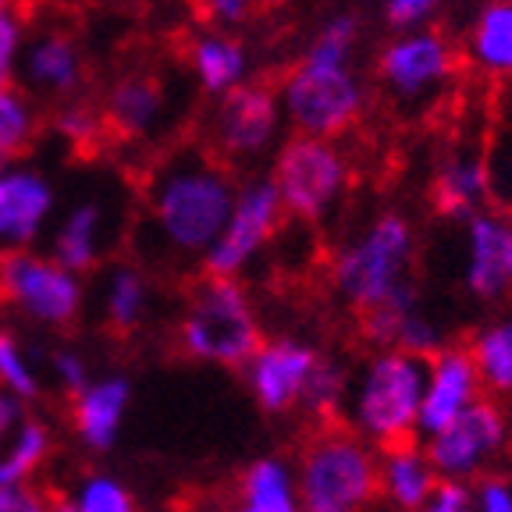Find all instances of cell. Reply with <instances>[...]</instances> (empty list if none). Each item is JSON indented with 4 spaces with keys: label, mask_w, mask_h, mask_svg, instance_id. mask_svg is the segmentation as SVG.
<instances>
[{
    "label": "cell",
    "mask_w": 512,
    "mask_h": 512,
    "mask_svg": "<svg viewBox=\"0 0 512 512\" xmlns=\"http://www.w3.org/2000/svg\"><path fill=\"white\" fill-rule=\"evenodd\" d=\"M18 57H22V18L18 11H0V89L11 86Z\"/></svg>",
    "instance_id": "74e56055"
},
{
    "label": "cell",
    "mask_w": 512,
    "mask_h": 512,
    "mask_svg": "<svg viewBox=\"0 0 512 512\" xmlns=\"http://www.w3.org/2000/svg\"><path fill=\"white\" fill-rule=\"evenodd\" d=\"M54 128L61 132L68 143H79V146H93L104 139V111H96V107H86V104H68L57 111L54 118Z\"/></svg>",
    "instance_id": "e575fe53"
},
{
    "label": "cell",
    "mask_w": 512,
    "mask_h": 512,
    "mask_svg": "<svg viewBox=\"0 0 512 512\" xmlns=\"http://www.w3.org/2000/svg\"><path fill=\"white\" fill-rule=\"evenodd\" d=\"M54 214V189L40 171L22 164L0 168V253L32 249Z\"/></svg>",
    "instance_id": "5bb4252c"
},
{
    "label": "cell",
    "mask_w": 512,
    "mask_h": 512,
    "mask_svg": "<svg viewBox=\"0 0 512 512\" xmlns=\"http://www.w3.org/2000/svg\"><path fill=\"white\" fill-rule=\"evenodd\" d=\"M356 40H360V18L335 15L317 29V36H313L310 47H306L303 61L328 64V68H349L352 54H356Z\"/></svg>",
    "instance_id": "1f68e13d"
},
{
    "label": "cell",
    "mask_w": 512,
    "mask_h": 512,
    "mask_svg": "<svg viewBox=\"0 0 512 512\" xmlns=\"http://www.w3.org/2000/svg\"><path fill=\"white\" fill-rule=\"evenodd\" d=\"M477 512H512V491L502 477H484L477 495Z\"/></svg>",
    "instance_id": "ee69618b"
},
{
    "label": "cell",
    "mask_w": 512,
    "mask_h": 512,
    "mask_svg": "<svg viewBox=\"0 0 512 512\" xmlns=\"http://www.w3.org/2000/svg\"><path fill=\"white\" fill-rule=\"evenodd\" d=\"M317 360H320V352L306 342H296V338H271V342H260V349H256L246 367H242L256 406L274 416L299 409L303 388H306V381H310Z\"/></svg>",
    "instance_id": "4fadbf2b"
},
{
    "label": "cell",
    "mask_w": 512,
    "mask_h": 512,
    "mask_svg": "<svg viewBox=\"0 0 512 512\" xmlns=\"http://www.w3.org/2000/svg\"><path fill=\"white\" fill-rule=\"evenodd\" d=\"M50 377H54L57 388L72 399V395H79L82 388L93 381V367H89V360L82 356V352L57 349L54 356H50Z\"/></svg>",
    "instance_id": "8d00e7d4"
},
{
    "label": "cell",
    "mask_w": 512,
    "mask_h": 512,
    "mask_svg": "<svg viewBox=\"0 0 512 512\" xmlns=\"http://www.w3.org/2000/svg\"><path fill=\"white\" fill-rule=\"evenodd\" d=\"M480 377L470 360V349H438L427 360V381H424V399H420V416L416 427L427 434H438L463 413L470 402H477Z\"/></svg>",
    "instance_id": "2e32d148"
},
{
    "label": "cell",
    "mask_w": 512,
    "mask_h": 512,
    "mask_svg": "<svg viewBox=\"0 0 512 512\" xmlns=\"http://www.w3.org/2000/svg\"><path fill=\"white\" fill-rule=\"evenodd\" d=\"M18 8V0H0V11H15Z\"/></svg>",
    "instance_id": "bcb514c9"
},
{
    "label": "cell",
    "mask_w": 512,
    "mask_h": 512,
    "mask_svg": "<svg viewBox=\"0 0 512 512\" xmlns=\"http://www.w3.org/2000/svg\"><path fill=\"white\" fill-rule=\"evenodd\" d=\"M349 160L331 139L296 136L288 139L274 157L271 182L278 189V200L285 217H296L303 224H317L342 203L349 189Z\"/></svg>",
    "instance_id": "8992f818"
},
{
    "label": "cell",
    "mask_w": 512,
    "mask_h": 512,
    "mask_svg": "<svg viewBox=\"0 0 512 512\" xmlns=\"http://www.w3.org/2000/svg\"><path fill=\"white\" fill-rule=\"evenodd\" d=\"M480 157H484V175H488V200L498 207L495 214H512V107H498L488 150Z\"/></svg>",
    "instance_id": "f546056e"
},
{
    "label": "cell",
    "mask_w": 512,
    "mask_h": 512,
    "mask_svg": "<svg viewBox=\"0 0 512 512\" xmlns=\"http://www.w3.org/2000/svg\"><path fill=\"white\" fill-rule=\"evenodd\" d=\"M54 495L40 484H15V488H0V512H50Z\"/></svg>",
    "instance_id": "f35d334b"
},
{
    "label": "cell",
    "mask_w": 512,
    "mask_h": 512,
    "mask_svg": "<svg viewBox=\"0 0 512 512\" xmlns=\"http://www.w3.org/2000/svg\"><path fill=\"white\" fill-rule=\"evenodd\" d=\"M441 0H384V18L392 22V29H420L427 18L438 11Z\"/></svg>",
    "instance_id": "ab89813d"
},
{
    "label": "cell",
    "mask_w": 512,
    "mask_h": 512,
    "mask_svg": "<svg viewBox=\"0 0 512 512\" xmlns=\"http://www.w3.org/2000/svg\"><path fill=\"white\" fill-rule=\"evenodd\" d=\"M395 349L406 352V356H416V360H431L434 352L441 349V335L431 320L416 310L413 317L402 320L399 335H395Z\"/></svg>",
    "instance_id": "d590c367"
},
{
    "label": "cell",
    "mask_w": 512,
    "mask_h": 512,
    "mask_svg": "<svg viewBox=\"0 0 512 512\" xmlns=\"http://www.w3.org/2000/svg\"><path fill=\"white\" fill-rule=\"evenodd\" d=\"M54 456V431L47 420L32 413L22 424L4 452H0V488H15V484H36L47 459Z\"/></svg>",
    "instance_id": "4316f807"
},
{
    "label": "cell",
    "mask_w": 512,
    "mask_h": 512,
    "mask_svg": "<svg viewBox=\"0 0 512 512\" xmlns=\"http://www.w3.org/2000/svg\"><path fill=\"white\" fill-rule=\"evenodd\" d=\"M431 203L448 221H470L488 203V175H484V157L477 150H452L434 171Z\"/></svg>",
    "instance_id": "ac0fdd59"
},
{
    "label": "cell",
    "mask_w": 512,
    "mask_h": 512,
    "mask_svg": "<svg viewBox=\"0 0 512 512\" xmlns=\"http://www.w3.org/2000/svg\"><path fill=\"white\" fill-rule=\"evenodd\" d=\"M416 239L402 214H381L363 228L352 242L338 249L331 264V281L345 296V303L360 313L374 310L377 303L402 288L413 267Z\"/></svg>",
    "instance_id": "277c9868"
},
{
    "label": "cell",
    "mask_w": 512,
    "mask_h": 512,
    "mask_svg": "<svg viewBox=\"0 0 512 512\" xmlns=\"http://www.w3.org/2000/svg\"><path fill=\"white\" fill-rule=\"evenodd\" d=\"M264 342L253 299L239 278L196 281L189 303L178 320V349L196 363L242 370Z\"/></svg>",
    "instance_id": "7a4b0ae2"
},
{
    "label": "cell",
    "mask_w": 512,
    "mask_h": 512,
    "mask_svg": "<svg viewBox=\"0 0 512 512\" xmlns=\"http://www.w3.org/2000/svg\"><path fill=\"white\" fill-rule=\"evenodd\" d=\"M466 57L491 79H512V0H488L466 36Z\"/></svg>",
    "instance_id": "44dd1931"
},
{
    "label": "cell",
    "mask_w": 512,
    "mask_h": 512,
    "mask_svg": "<svg viewBox=\"0 0 512 512\" xmlns=\"http://www.w3.org/2000/svg\"><path fill=\"white\" fill-rule=\"evenodd\" d=\"M100 235H104V210L96 203H79L68 210L54 235V260L72 274H86L100 260Z\"/></svg>",
    "instance_id": "d4e9b609"
},
{
    "label": "cell",
    "mask_w": 512,
    "mask_h": 512,
    "mask_svg": "<svg viewBox=\"0 0 512 512\" xmlns=\"http://www.w3.org/2000/svg\"><path fill=\"white\" fill-rule=\"evenodd\" d=\"M40 388L43 377L36 360H32V352L25 349L15 331L0 328V392L15 395V399H22L29 406V402H36Z\"/></svg>",
    "instance_id": "4dcf8cb0"
},
{
    "label": "cell",
    "mask_w": 512,
    "mask_h": 512,
    "mask_svg": "<svg viewBox=\"0 0 512 512\" xmlns=\"http://www.w3.org/2000/svg\"><path fill=\"white\" fill-rule=\"evenodd\" d=\"M36 132V111L18 89H0V168L15 164Z\"/></svg>",
    "instance_id": "d6a6232c"
},
{
    "label": "cell",
    "mask_w": 512,
    "mask_h": 512,
    "mask_svg": "<svg viewBox=\"0 0 512 512\" xmlns=\"http://www.w3.org/2000/svg\"><path fill=\"white\" fill-rule=\"evenodd\" d=\"M505 239L509 221L495 210H480L466 221V288L484 303H495L509 292L505 278Z\"/></svg>",
    "instance_id": "e0dca14e"
},
{
    "label": "cell",
    "mask_w": 512,
    "mask_h": 512,
    "mask_svg": "<svg viewBox=\"0 0 512 512\" xmlns=\"http://www.w3.org/2000/svg\"><path fill=\"white\" fill-rule=\"evenodd\" d=\"M189 64L207 93L224 96L249 82V50L228 32H200L189 43Z\"/></svg>",
    "instance_id": "ffe728a7"
},
{
    "label": "cell",
    "mask_w": 512,
    "mask_h": 512,
    "mask_svg": "<svg viewBox=\"0 0 512 512\" xmlns=\"http://www.w3.org/2000/svg\"><path fill=\"white\" fill-rule=\"evenodd\" d=\"M281 104L278 89L264 82H242L232 93L217 96V107L207 121V150L228 164L264 157L281 132Z\"/></svg>",
    "instance_id": "9c48e42d"
},
{
    "label": "cell",
    "mask_w": 512,
    "mask_h": 512,
    "mask_svg": "<svg viewBox=\"0 0 512 512\" xmlns=\"http://www.w3.org/2000/svg\"><path fill=\"white\" fill-rule=\"evenodd\" d=\"M470 360L480 384H488L498 395H512V317L495 320L473 335Z\"/></svg>",
    "instance_id": "f1b7e54d"
},
{
    "label": "cell",
    "mask_w": 512,
    "mask_h": 512,
    "mask_svg": "<svg viewBox=\"0 0 512 512\" xmlns=\"http://www.w3.org/2000/svg\"><path fill=\"white\" fill-rule=\"evenodd\" d=\"M128 406H132V384L121 374H93V381L72 395L68 424L79 445L93 456H104L118 445L125 427Z\"/></svg>",
    "instance_id": "9a60e30c"
},
{
    "label": "cell",
    "mask_w": 512,
    "mask_h": 512,
    "mask_svg": "<svg viewBox=\"0 0 512 512\" xmlns=\"http://www.w3.org/2000/svg\"><path fill=\"white\" fill-rule=\"evenodd\" d=\"M25 79L43 93H72L82 79V57L61 32H47L25 50Z\"/></svg>",
    "instance_id": "cb8c5ba5"
},
{
    "label": "cell",
    "mask_w": 512,
    "mask_h": 512,
    "mask_svg": "<svg viewBox=\"0 0 512 512\" xmlns=\"http://www.w3.org/2000/svg\"><path fill=\"white\" fill-rule=\"evenodd\" d=\"M292 477L303 512H360L381 491L374 452L338 424H324L306 441Z\"/></svg>",
    "instance_id": "3957f363"
},
{
    "label": "cell",
    "mask_w": 512,
    "mask_h": 512,
    "mask_svg": "<svg viewBox=\"0 0 512 512\" xmlns=\"http://www.w3.org/2000/svg\"><path fill=\"white\" fill-rule=\"evenodd\" d=\"M32 416V409L25 406L22 399H15V395L0 392V452L15 441V434L22 431V424Z\"/></svg>",
    "instance_id": "7bdbcfd3"
},
{
    "label": "cell",
    "mask_w": 512,
    "mask_h": 512,
    "mask_svg": "<svg viewBox=\"0 0 512 512\" xmlns=\"http://www.w3.org/2000/svg\"><path fill=\"white\" fill-rule=\"evenodd\" d=\"M285 210H281L278 189L271 178H249L235 189L232 214L224 221L221 235L203 256V274L210 278H239L267 242L278 235Z\"/></svg>",
    "instance_id": "30bf717a"
},
{
    "label": "cell",
    "mask_w": 512,
    "mask_h": 512,
    "mask_svg": "<svg viewBox=\"0 0 512 512\" xmlns=\"http://www.w3.org/2000/svg\"><path fill=\"white\" fill-rule=\"evenodd\" d=\"M388 456H384L381 466V488L384 495L392 498L402 512H420L431 498L434 484H438V473L431 470L427 463L424 448L413 441H399V445H388L384 448Z\"/></svg>",
    "instance_id": "7402d4cb"
},
{
    "label": "cell",
    "mask_w": 512,
    "mask_h": 512,
    "mask_svg": "<svg viewBox=\"0 0 512 512\" xmlns=\"http://www.w3.org/2000/svg\"><path fill=\"white\" fill-rule=\"evenodd\" d=\"M420 512H473V495L459 480H438Z\"/></svg>",
    "instance_id": "60d3db41"
},
{
    "label": "cell",
    "mask_w": 512,
    "mask_h": 512,
    "mask_svg": "<svg viewBox=\"0 0 512 512\" xmlns=\"http://www.w3.org/2000/svg\"><path fill=\"white\" fill-rule=\"evenodd\" d=\"M239 505L253 512H303L296 477L281 459H256L239 477Z\"/></svg>",
    "instance_id": "484cf974"
},
{
    "label": "cell",
    "mask_w": 512,
    "mask_h": 512,
    "mask_svg": "<svg viewBox=\"0 0 512 512\" xmlns=\"http://www.w3.org/2000/svg\"><path fill=\"white\" fill-rule=\"evenodd\" d=\"M281 118L296 128V136L335 139L363 114L367 89L349 68L299 61L278 89Z\"/></svg>",
    "instance_id": "5b68a950"
},
{
    "label": "cell",
    "mask_w": 512,
    "mask_h": 512,
    "mask_svg": "<svg viewBox=\"0 0 512 512\" xmlns=\"http://www.w3.org/2000/svg\"><path fill=\"white\" fill-rule=\"evenodd\" d=\"M228 512H253V509H246V505H235V509H228Z\"/></svg>",
    "instance_id": "7dc6e473"
},
{
    "label": "cell",
    "mask_w": 512,
    "mask_h": 512,
    "mask_svg": "<svg viewBox=\"0 0 512 512\" xmlns=\"http://www.w3.org/2000/svg\"><path fill=\"white\" fill-rule=\"evenodd\" d=\"M377 68H381L384 86L392 89L402 104H416V100H427L448 86V79L459 68V54L441 29L420 25V29L399 32L381 50Z\"/></svg>",
    "instance_id": "8fae6325"
},
{
    "label": "cell",
    "mask_w": 512,
    "mask_h": 512,
    "mask_svg": "<svg viewBox=\"0 0 512 512\" xmlns=\"http://www.w3.org/2000/svg\"><path fill=\"white\" fill-rule=\"evenodd\" d=\"M235 178L207 146H178L146 185L150 256L203 260L235 203Z\"/></svg>",
    "instance_id": "6da1fadb"
},
{
    "label": "cell",
    "mask_w": 512,
    "mask_h": 512,
    "mask_svg": "<svg viewBox=\"0 0 512 512\" xmlns=\"http://www.w3.org/2000/svg\"><path fill=\"white\" fill-rule=\"evenodd\" d=\"M100 317L118 335L136 331L150 317V278L132 264L111 267L100 288Z\"/></svg>",
    "instance_id": "603a6c76"
},
{
    "label": "cell",
    "mask_w": 512,
    "mask_h": 512,
    "mask_svg": "<svg viewBox=\"0 0 512 512\" xmlns=\"http://www.w3.org/2000/svg\"><path fill=\"white\" fill-rule=\"evenodd\" d=\"M509 438V416L498 402L477 399L448 427L431 434L424 456L431 470L445 480H463L477 473L491 456H498Z\"/></svg>",
    "instance_id": "7c38bea8"
},
{
    "label": "cell",
    "mask_w": 512,
    "mask_h": 512,
    "mask_svg": "<svg viewBox=\"0 0 512 512\" xmlns=\"http://www.w3.org/2000/svg\"><path fill=\"white\" fill-rule=\"evenodd\" d=\"M168 111V96L153 75H128L107 93L104 121L121 136H150Z\"/></svg>",
    "instance_id": "d6986e66"
},
{
    "label": "cell",
    "mask_w": 512,
    "mask_h": 512,
    "mask_svg": "<svg viewBox=\"0 0 512 512\" xmlns=\"http://www.w3.org/2000/svg\"><path fill=\"white\" fill-rule=\"evenodd\" d=\"M427 360H416L406 352H381L363 374L356 392V424L363 434L381 441V448L413 441L420 399H424Z\"/></svg>",
    "instance_id": "52a82bcc"
},
{
    "label": "cell",
    "mask_w": 512,
    "mask_h": 512,
    "mask_svg": "<svg viewBox=\"0 0 512 512\" xmlns=\"http://www.w3.org/2000/svg\"><path fill=\"white\" fill-rule=\"evenodd\" d=\"M0 299L40 328H68L86 303L82 278L64 271L54 256L15 249L0 253Z\"/></svg>",
    "instance_id": "ba28073f"
},
{
    "label": "cell",
    "mask_w": 512,
    "mask_h": 512,
    "mask_svg": "<svg viewBox=\"0 0 512 512\" xmlns=\"http://www.w3.org/2000/svg\"><path fill=\"white\" fill-rule=\"evenodd\" d=\"M256 8L260 0H200V11L214 25H242Z\"/></svg>",
    "instance_id": "b9f144b4"
},
{
    "label": "cell",
    "mask_w": 512,
    "mask_h": 512,
    "mask_svg": "<svg viewBox=\"0 0 512 512\" xmlns=\"http://www.w3.org/2000/svg\"><path fill=\"white\" fill-rule=\"evenodd\" d=\"M342 399H345V370L338 367L335 360H324V356H320L310 381H306V388H303L299 406L310 416H317L320 424H335Z\"/></svg>",
    "instance_id": "836d02e7"
},
{
    "label": "cell",
    "mask_w": 512,
    "mask_h": 512,
    "mask_svg": "<svg viewBox=\"0 0 512 512\" xmlns=\"http://www.w3.org/2000/svg\"><path fill=\"white\" fill-rule=\"evenodd\" d=\"M50 512H139V502L125 480L114 473H82L64 495H54Z\"/></svg>",
    "instance_id": "83f0119b"
},
{
    "label": "cell",
    "mask_w": 512,
    "mask_h": 512,
    "mask_svg": "<svg viewBox=\"0 0 512 512\" xmlns=\"http://www.w3.org/2000/svg\"><path fill=\"white\" fill-rule=\"evenodd\" d=\"M505 278H509L512 288V221H509V239H505Z\"/></svg>",
    "instance_id": "f6af8a7d"
}]
</instances>
